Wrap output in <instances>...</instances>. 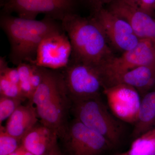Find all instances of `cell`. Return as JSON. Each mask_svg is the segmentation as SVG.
<instances>
[{
  "label": "cell",
  "instance_id": "1",
  "mask_svg": "<svg viewBox=\"0 0 155 155\" xmlns=\"http://www.w3.org/2000/svg\"><path fill=\"white\" fill-rule=\"evenodd\" d=\"M0 25L11 45L9 59L16 66L22 62L32 64L42 41L50 34L63 28L61 22L47 16L37 20L2 13Z\"/></svg>",
  "mask_w": 155,
  "mask_h": 155
},
{
  "label": "cell",
  "instance_id": "2",
  "mask_svg": "<svg viewBox=\"0 0 155 155\" xmlns=\"http://www.w3.org/2000/svg\"><path fill=\"white\" fill-rule=\"evenodd\" d=\"M61 22L72 45L71 60L100 68L115 57L104 31L92 17L75 14Z\"/></svg>",
  "mask_w": 155,
  "mask_h": 155
},
{
  "label": "cell",
  "instance_id": "3",
  "mask_svg": "<svg viewBox=\"0 0 155 155\" xmlns=\"http://www.w3.org/2000/svg\"><path fill=\"white\" fill-rule=\"evenodd\" d=\"M31 102L36 108L40 122L54 130L61 139L69 125L72 106L61 69L43 68L42 80Z\"/></svg>",
  "mask_w": 155,
  "mask_h": 155
},
{
  "label": "cell",
  "instance_id": "4",
  "mask_svg": "<svg viewBox=\"0 0 155 155\" xmlns=\"http://www.w3.org/2000/svg\"><path fill=\"white\" fill-rule=\"evenodd\" d=\"M71 113L74 119L102 135L112 145L119 143L122 125L108 111L100 95L72 102Z\"/></svg>",
  "mask_w": 155,
  "mask_h": 155
},
{
  "label": "cell",
  "instance_id": "5",
  "mask_svg": "<svg viewBox=\"0 0 155 155\" xmlns=\"http://www.w3.org/2000/svg\"><path fill=\"white\" fill-rule=\"evenodd\" d=\"M61 70L72 102L99 96L103 91L102 78L97 67L70 59Z\"/></svg>",
  "mask_w": 155,
  "mask_h": 155
},
{
  "label": "cell",
  "instance_id": "6",
  "mask_svg": "<svg viewBox=\"0 0 155 155\" xmlns=\"http://www.w3.org/2000/svg\"><path fill=\"white\" fill-rule=\"evenodd\" d=\"M78 0H9L2 6V13H16L18 17L35 19L39 14L58 21L77 14Z\"/></svg>",
  "mask_w": 155,
  "mask_h": 155
},
{
  "label": "cell",
  "instance_id": "7",
  "mask_svg": "<svg viewBox=\"0 0 155 155\" xmlns=\"http://www.w3.org/2000/svg\"><path fill=\"white\" fill-rule=\"evenodd\" d=\"M60 139L68 155H100L113 146L102 135L75 119L69 122Z\"/></svg>",
  "mask_w": 155,
  "mask_h": 155
},
{
  "label": "cell",
  "instance_id": "8",
  "mask_svg": "<svg viewBox=\"0 0 155 155\" xmlns=\"http://www.w3.org/2000/svg\"><path fill=\"white\" fill-rule=\"evenodd\" d=\"M72 48L64 28L48 35L41 42L32 64L52 70H60L69 64Z\"/></svg>",
  "mask_w": 155,
  "mask_h": 155
},
{
  "label": "cell",
  "instance_id": "9",
  "mask_svg": "<svg viewBox=\"0 0 155 155\" xmlns=\"http://www.w3.org/2000/svg\"><path fill=\"white\" fill-rule=\"evenodd\" d=\"M102 28L108 42L122 52L135 47L140 39L130 25L105 8L90 15Z\"/></svg>",
  "mask_w": 155,
  "mask_h": 155
},
{
  "label": "cell",
  "instance_id": "10",
  "mask_svg": "<svg viewBox=\"0 0 155 155\" xmlns=\"http://www.w3.org/2000/svg\"><path fill=\"white\" fill-rule=\"evenodd\" d=\"M145 65H155V42L141 39L135 47L115 56L98 69L102 78Z\"/></svg>",
  "mask_w": 155,
  "mask_h": 155
},
{
  "label": "cell",
  "instance_id": "11",
  "mask_svg": "<svg viewBox=\"0 0 155 155\" xmlns=\"http://www.w3.org/2000/svg\"><path fill=\"white\" fill-rule=\"evenodd\" d=\"M110 110L116 118L134 125L138 118L141 96L132 87L118 84L104 88Z\"/></svg>",
  "mask_w": 155,
  "mask_h": 155
},
{
  "label": "cell",
  "instance_id": "12",
  "mask_svg": "<svg viewBox=\"0 0 155 155\" xmlns=\"http://www.w3.org/2000/svg\"><path fill=\"white\" fill-rule=\"evenodd\" d=\"M107 8L117 17L127 22L140 39L155 42V19L127 0H112Z\"/></svg>",
  "mask_w": 155,
  "mask_h": 155
},
{
  "label": "cell",
  "instance_id": "13",
  "mask_svg": "<svg viewBox=\"0 0 155 155\" xmlns=\"http://www.w3.org/2000/svg\"><path fill=\"white\" fill-rule=\"evenodd\" d=\"M103 89L125 84L136 89L141 96L154 88L155 65H145L102 78Z\"/></svg>",
  "mask_w": 155,
  "mask_h": 155
},
{
  "label": "cell",
  "instance_id": "14",
  "mask_svg": "<svg viewBox=\"0 0 155 155\" xmlns=\"http://www.w3.org/2000/svg\"><path fill=\"white\" fill-rule=\"evenodd\" d=\"M58 134L40 122L22 138L21 144L35 155H44L58 143Z\"/></svg>",
  "mask_w": 155,
  "mask_h": 155
},
{
  "label": "cell",
  "instance_id": "15",
  "mask_svg": "<svg viewBox=\"0 0 155 155\" xmlns=\"http://www.w3.org/2000/svg\"><path fill=\"white\" fill-rule=\"evenodd\" d=\"M39 117L32 103L20 105L7 120L5 129L10 135L22 140L28 131L38 123Z\"/></svg>",
  "mask_w": 155,
  "mask_h": 155
},
{
  "label": "cell",
  "instance_id": "16",
  "mask_svg": "<svg viewBox=\"0 0 155 155\" xmlns=\"http://www.w3.org/2000/svg\"><path fill=\"white\" fill-rule=\"evenodd\" d=\"M155 128V88L148 92L141 97L138 118L132 131L135 139Z\"/></svg>",
  "mask_w": 155,
  "mask_h": 155
},
{
  "label": "cell",
  "instance_id": "17",
  "mask_svg": "<svg viewBox=\"0 0 155 155\" xmlns=\"http://www.w3.org/2000/svg\"><path fill=\"white\" fill-rule=\"evenodd\" d=\"M127 155H155V128L134 139Z\"/></svg>",
  "mask_w": 155,
  "mask_h": 155
},
{
  "label": "cell",
  "instance_id": "18",
  "mask_svg": "<svg viewBox=\"0 0 155 155\" xmlns=\"http://www.w3.org/2000/svg\"><path fill=\"white\" fill-rule=\"evenodd\" d=\"M21 145V140L10 135L0 125V155H9Z\"/></svg>",
  "mask_w": 155,
  "mask_h": 155
},
{
  "label": "cell",
  "instance_id": "19",
  "mask_svg": "<svg viewBox=\"0 0 155 155\" xmlns=\"http://www.w3.org/2000/svg\"><path fill=\"white\" fill-rule=\"evenodd\" d=\"M0 95L18 99L23 101L26 100L22 94L19 84L12 83L2 75H0Z\"/></svg>",
  "mask_w": 155,
  "mask_h": 155
},
{
  "label": "cell",
  "instance_id": "20",
  "mask_svg": "<svg viewBox=\"0 0 155 155\" xmlns=\"http://www.w3.org/2000/svg\"><path fill=\"white\" fill-rule=\"evenodd\" d=\"M0 124L10 118L17 108L23 102L22 100L0 96Z\"/></svg>",
  "mask_w": 155,
  "mask_h": 155
},
{
  "label": "cell",
  "instance_id": "21",
  "mask_svg": "<svg viewBox=\"0 0 155 155\" xmlns=\"http://www.w3.org/2000/svg\"><path fill=\"white\" fill-rule=\"evenodd\" d=\"M142 11L152 16L155 10V0H127Z\"/></svg>",
  "mask_w": 155,
  "mask_h": 155
},
{
  "label": "cell",
  "instance_id": "22",
  "mask_svg": "<svg viewBox=\"0 0 155 155\" xmlns=\"http://www.w3.org/2000/svg\"><path fill=\"white\" fill-rule=\"evenodd\" d=\"M43 73V67H38L32 64V70L30 77V82L34 92L41 83L42 80Z\"/></svg>",
  "mask_w": 155,
  "mask_h": 155
},
{
  "label": "cell",
  "instance_id": "23",
  "mask_svg": "<svg viewBox=\"0 0 155 155\" xmlns=\"http://www.w3.org/2000/svg\"><path fill=\"white\" fill-rule=\"evenodd\" d=\"M20 82L29 81L32 70V64L22 62L17 66Z\"/></svg>",
  "mask_w": 155,
  "mask_h": 155
},
{
  "label": "cell",
  "instance_id": "24",
  "mask_svg": "<svg viewBox=\"0 0 155 155\" xmlns=\"http://www.w3.org/2000/svg\"><path fill=\"white\" fill-rule=\"evenodd\" d=\"M112 0H83L84 4L90 11V15H92L100 9L104 8L105 5H108Z\"/></svg>",
  "mask_w": 155,
  "mask_h": 155
},
{
  "label": "cell",
  "instance_id": "25",
  "mask_svg": "<svg viewBox=\"0 0 155 155\" xmlns=\"http://www.w3.org/2000/svg\"><path fill=\"white\" fill-rule=\"evenodd\" d=\"M0 75H4L12 83L19 84L20 80L17 68L6 67L5 69L0 70Z\"/></svg>",
  "mask_w": 155,
  "mask_h": 155
},
{
  "label": "cell",
  "instance_id": "26",
  "mask_svg": "<svg viewBox=\"0 0 155 155\" xmlns=\"http://www.w3.org/2000/svg\"><path fill=\"white\" fill-rule=\"evenodd\" d=\"M44 155H64L58 147V143Z\"/></svg>",
  "mask_w": 155,
  "mask_h": 155
},
{
  "label": "cell",
  "instance_id": "27",
  "mask_svg": "<svg viewBox=\"0 0 155 155\" xmlns=\"http://www.w3.org/2000/svg\"><path fill=\"white\" fill-rule=\"evenodd\" d=\"M20 150V155H35L25 149L22 144L19 147Z\"/></svg>",
  "mask_w": 155,
  "mask_h": 155
},
{
  "label": "cell",
  "instance_id": "28",
  "mask_svg": "<svg viewBox=\"0 0 155 155\" xmlns=\"http://www.w3.org/2000/svg\"><path fill=\"white\" fill-rule=\"evenodd\" d=\"M9 155H20V149H19V147L15 151L11 153Z\"/></svg>",
  "mask_w": 155,
  "mask_h": 155
},
{
  "label": "cell",
  "instance_id": "29",
  "mask_svg": "<svg viewBox=\"0 0 155 155\" xmlns=\"http://www.w3.org/2000/svg\"><path fill=\"white\" fill-rule=\"evenodd\" d=\"M116 155H127V152H126L121 153L118 154Z\"/></svg>",
  "mask_w": 155,
  "mask_h": 155
},
{
  "label": "cell",
  "instance_id": "30",
  "mask_svg": "<svg viewBox=\"0 0 155 155\" xmlns=\"http://www.w3.org/2000/svg\"><path fill=\"white\" fill-rule=\"evenodd\" d=\"M9 0H2V6L5 3L7 2Z\"/></svg>",
  "mask_w": 155,
  "mask_h": 155
}]
</instances>
